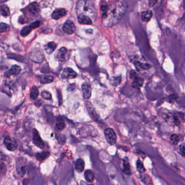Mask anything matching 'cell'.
I'll list each match as a JSON object with an SVG mask.
<instances>
[{
    "instance_id": "6da1fadb",
    "label": "cell",
    "mask_w": 185,
    "mask_h": 185,
    "mask_svg": "<svg viewBox=\"0 0 185 185\" xmlns=\"http://www.w3.org/2000/svg\"><path fill=\"white\" fill-rule=\"evenodd\" d=\"M126 12V7L121 1H116L108 8L102 15V23L110 27L117 25L121 20Z\"/></svg>"
},
{
    "instance_id": "7a4b0ae2",
    "label": "cell",
    "mask_w": 185,
    "mask_h": 185,
    "mask_svg": "<svg viewBox=\"0 0 185 185\" xmlns=\"http://www.w3.org/2000/svg\"><path fill=\"white\" fill-rule=\"evenodd\" d=\"M77 12L78 15H83L95 20L96 10L91 0H78L77 4Z\"/></svg>"
},
{
    "instance_id": "3957f363",
    "label": "cell",
    "mask_w": 185,
    "mask_h": 185,
    "mask_svg": "<svg viewBox=\"0 0 185 185\" xmlns=\"http://www.w3.org/2000/svg\"><path fill=\"white\" fill-rule=\"evenodd\" d=\"M27 166V160L25 157H20L18 159L16 162V171L18 175L24 177L26 174Z\"/></svg>"
},
{
    "instance_id": "277c9868",
    "label": "cell",
    "mask_w": 185,
    "mask_h": 185,
    "mask_svg": "<svg viewBox=\"0 0 185 185\" xmlns=\"http://www.w3.org/2000/svg\"><path fill=\"white\" fill-rule=\"evenodd\" d=\"M104 135L106 140L110 145H114L115 144L117 136L115 131L113 129L110 128H106L104 130Z\"/></svg>"
},
{
    "instance_id": "5b68a950",
    "label": "cell",
    "mask_w": 185,
    "mask_h": 185,
    "mask_svg": "<svg viewBox=\"0 0 185 185\" xmlns=\"http://www.w3.org/2000/svg\"><path fill=\"white\" fill-rule=\"evenodd\" d=\"M4 144L7 150L11 152L14 151L18 147V144L16 140L11 136L6 137L4 140Z\"/></svg>"
},
{
    "instance_id": "8992f818",
    "label": "cell",
    "mask_w": 185,
    "mask_h": 185,
    "mask_svg": "<svg viewBox=\"0 0 185 185\" xmlns=\"http://www.w3.org/2000/svg\"><path fill=\"white\" fill-rule=\"evenodd\" d=\"M130 77L133 79V82L131 84V86L134 88H140L143 86L144 80L142 77L137 76L136 73L132 70L130 73Z\"/></svg>"
},
{
    "instance_id": "52a82bcc",
    "label": "cell",
    "mask_w": 185,
    "mask_h": 185,
    "mask_svg": "<svg viewBox=\"0 0 185 185\" xmlns=\"http://www.w3.org/2000/svg\"><path fill=\"white\" fill-rule=\"evenodd\" d=\"M33 142L36 147L40 149H43L45 147V143L36 129H34L33 130Z\"/></svg>"
},
{
    "instance_id": "ba28073f",
    "label": "cell",
    "mask_w": 185,
    "mask_h": 185,
    "mask_svg": "<svg viewBox=\"0 0 185 185\" xmlns=\"http://www.w3.org/2000/svg\"><path fill=\"white\" fill-rule=\"evenodd\" d=\"M86 106L87 111L89 112V114L92 119L96 122H99V121L101 120V118L99 115H98V114L96 112L94 107L92 106V105L90 102H86Z\"/></svg>"
},
{
    "instance_id": "9c48e42d",
    "label": "cell",
    "mask_w": 185,
    "mask_h": 185,
    "mask_svg": "<svg viewBox=\"0 0 185 185\" xmlns=\"http://www.w3.org/2000/svg\"><path fill=\"white\" fill-rule=\"evenodd\" d=\"M63 30L67 34L71 35L76 31V26L72 21L67 20L64 24Z\"/></svg>"
},
{
    "instance_id": "30bf717a",
    "label": "cell",
    "mask_w": 185,
    "mask_h": 185,
    "mask_svg": "<svg viewBox=\"0 0 185 185\" xmlns=\"http://www.w3.org/2000/svg\"><path fill=\"white\" fill-rule=\"evenodd\" d=\"M77 74L72 68L66 67L64 69L61 73V78L66 79H73L77 77Z\"/></svg>"
},
{
    "instance_id": "8fae6325",
    "label": "cell",
    "mask_w": 185,
    "mask_h": 185,
    "mask_svg": "<svg viewBox=\"0 0 185 185\" xmlns=\"http://www.w3.org/2000/svg\"><path fill=\"white\" fill-rule=\"evenodd\" d=\"M81 90L83 96L85 99H89L91 97L92 94V88L89 84L84 83L81 86Z\"/></svg>"
},
{
    "instance_id": "7c38bea8",
    "label": "cell",
    "mask_w": 185,
    "mask_h": 185,
    "mask_svg": "<svg viewBox=\"0 0 185 185\" xmlns=\"http://www.w3.org/2000/svg\"><path fill=\"white\" fill-rule=\"evenodd\" d=\"M67 52V49L65 47H62L56 52L55 55L56 59L59 62H64L66 60L65 56Z\"/></svg>"
},
{
    "instance_id": "4fadbf2b",
    "label": "cell",
    "mask_w": 185,
    "mask_h": 185,
    "mask_svg": "<svg viewBox=\"0 0 185 185\" xmlns=\"http://www.w3.org/2000/svg\"><path fill=\"white\" fill-rule=\"evenodd\" d=\"M21 71V67L18 65H13L11 67V69L7 72L4 73V76L6 77H9L11 75H18V74L20 73Z\"/></svg>"
},
{
    "instance_id": "5bb4252c",
    "label": "cell",
    "mask_w": 185,
    "mask_h": 185,
    "mask_svg": "<svg viewBox=\"0 0 185 185\" xmlns=\"http://www.w3.org/2000/svg\"><path fill=\"white\" fill-rule=\"evenodd\" d=\"M36 79L42 84H49L52 82L54 80V77L52 75H42L36 76Z\"/></svg>"
},
{
    "instance_id": "9a60e30c",
    "label": "cell",
    "mask_w": 185,
    "mask_h": 185,
    "mask_svg": "<svg viewBox=\"0 0 185 185\" xmlns=\"http://www.w3.org/2000/svg\"><path fill=\"white\" fill-rule=\"evenodd\" d=\"M67 11L64 8H58L53 12L52 18L54 20H58L64 16L66 14Z\"/></svg>"
},
{
    "instance_id": "2e32d148",
    "label": "cell",
    "mask_w": 185,
    "mask_h": 185,
    "mask_svg": "<svg viewBox=\"0 0 185 185\" xmlns=\"http://www.w3.org/2000/svg\"><path fill=\"white\" fill-rule=\"evenodd\" d=\"M28 10L31 14L33 15H36L40 13V7L38 3L37 2H32L29 4L28 6Z\"/></svg>"
},
{
    "instance_id": "e0dca14e",
    "label": "cell",
    "mask_w": 185,
    "mask_h": 185,
    "mask_svg": "<svg viewBox=\"0 0 185 185\" xmlns=\"http://www.w3.org/2000/svg\"><path fill=\"white\" fill-rule=\"evenodd\" d=\"M78 21L79 23L82 25H90L92 23V20L91 18L83 15H78Z\"/></svg>"
},
{
    "instance_id": "ac0fdd59",
    "label": "cell",
    "mask_w": 185,
    "mask_h": 185,
    "mask_svg": "<svg viewBox=\"0 0 185 185\" xmlns=\"http://www.w3.org/2000/svg\"><path fill=\"white\" fill-rule=\"evenodd\" d=\"M56 44L55 42H50L44 46V49L47 54H51L56 49Z\"/></svg>"
},
{
    "instance_id": "d6986e66",
    "label": "cell",
    "mask_w": 185,
    "mask_h": 185,
    "mask_svg": "<svg viewBox=\"0 0 185 185\" xmlns=\"http://www.w3.org/2000/svg\"><path fill=\"white\" fill-rule=\"evenodd\" d=\"M134 66L138 71L141 70H147L151 68V65L148 63H141L139 61H135Z\"/></svg>"
},
{
    "instance_id": "ffe728a7",
    "label": "cell",
    "mask_w": 185,
    "mask_h": 185,
    "mask_svg": "<svg viewBox=\"0 0 185 185\" xmlns=\"http://www.w3.org/2000/svg\"><path fill=\"white\" fill-rule=\"evenodd\" d=\"M84 167H85V163H84V161L83 160L81 159H78V160H77L75 164L76 170L78 173H81L84 171Z\"/></svg>"
},
{
    "instance_id": "44dd1931",
    "label": "cell",
    "mask_w": 185,
    "mask_h": 185,
    "mask_svg": "<svg viewBox=\"0 0 185 185\" xmlns=\"http://www.w3.org/2000/svg\"><path fill=\"white\" fill-rule=\"evenodd\" d=\"M153 16V13L151 11H144L141 14V19L143 22H147L150 21Z\"/></svg>"
},
{
    "instance_id": "7402d4cb",
    "label": "cell",
    "mask_w": 185,
    "mask_h": 185,
    "mask_svg": "<svg viewBox=\"0 0 185 185\" xmlns=\"http://www.w3.org/2000/svg\"><path fill=\"white\" fill-rule=\"evenodd\" d=\"M50 155V152L47 151L42 152L36 154V159L39 161H43L45 160Z\"/></svg>"
},
{
    "instance_id": "603a6c76",
    "label": "cell",
    "mask_w": 185,
    "mask_h": 185,
    "mask_svg": "<svg viewBox=\"0 0 185 185\" xmlns=\"http://www.w3.org/2000/svg\"><path fill=\"white\" fill-rule=\"evenodd\" d=\"M123 172L127 175L131 174V171L130 168L129 162L127 157H124L123 159Z\"/></svg>"
},
{
    "instance_id": "cb8c5ba5",
    "label": "cell",
    "mask_w": 185,
    "mask_h": 185,
    "mask_svg": "<svg viewBox=\"0 0 185 185\" xmlns=\"http://www.w3.org/2000/svg\"><path fill=\"white\" fill-rule=\"evenodd\" d=\"M84 176H85V180L87 182H92L94 181V175L93 172L91 170L87 169L86 171H85L84 173Z\"/></svg>"
},
{
    "instance_id": "d4e9b609",
    "label": "cell",
    "mask_w": 185,
    "mask_h": 185,
    "mask_svg": "<svg viewBox=\"0 0 185 185\" xmlns=\"http://www.w3.org/2000/svg\"><path fill=\"white\" fill-rule=\"evenodd\" d=\"M0 13L4 17H8L10 15V11L6 4H2L0 6Z\"/></svg>"
},
{
    "instance_id": "484cf974",
    "label": "cell",
    "mask_w": 185,
    "mask_h": 185,
    "mask_svg": "<svg viewBox=\"0 0 185 185\" xmlns=\"http://www.w3.org/2000/svg\"><path fill=\"white\" fill-rule=\"evenodd\" d=\"M65 123L64 119L60 116L56 118V127L57 129L59 130H63L65 128Z\"/></svg>"
},
{
    "instance_id": "4316f807",
    "label": "cell",
    "mask_w": 185,
    "mask_h": 185,
    "mask_svg": "<svg viewBox=\"0 0 185 185\" xmlns=\"http://www.w3.org/2000/svg\"><path fill=\"white\" fill-rule=\"evenodd\" d=\"M39 95V91L37 87L36 86L32 87L31 90V93H30V98L31 100H35L38 97Z\"/></svg>"
},
{
    "instance_id": "83f0119b",
    "label": "cell",
    "mask_w": 185,
    "mask_h": 185,
    "mask_svg": "<svg viewBox=\"0 0 185 185\" xmlns=\"http://www.w3.org/2000/svg\"><path fill=\"white\" fill-rule=\"evenodd\" d=\"M122 81V77L121 75L118 77H112L110 80V84L114 87H117L119 85Z\"/></svg>"
},
{
    "instance_id": "f1b7e54d",
    "label": "cell",
    "mask_w": 185,
    "mask_h": 185,
    "mask_svg": "<svg viewBox=\"0 0 185 185\" xmlns=\"http://www.w3.org/2000/svg\"><path fill=\"white\" fill-rule=\"evenodd\" d=\"M11 30L10 26L5 23H0V33H6Z\"/></svg>"
},
{
    "instance_id": "f546056e",
    "label": "cell",
    "mask_w": 185,
    "mask_h": 185,
    "mask_svg": "<svg viewBox=\"0 0 185 185\" xmlns=\"http://www.w3.org/2000/svg\"><path fill=\"white\" fill-rule=\"evenodd\" d=\"M31 28L30 27V26H26L24 28L21 30L20 34L23 37H26L27 35L30 34V33L31 32Z\"/></svg>"
},
{
    "instance_id": "4dcf8cb0",
    "label": "cell",
    "mask_w": 185,
    "mask_h": 185,
    "mask_svg": "<svg viewBox=\"0 0 185 185\" xmlns=\"http://www.w3.org/2000/svg\"><path fill=\"white\" fill-rule=\"evenodd\" d=\"M136 166H137V171L139 172L140 173H143L144 172L146 171V169L144 168V167L143 166L142 162L140 160H139L137 161Z\"/></svg>"
},
{
    "instance_id": "1f68e13d",
    "label": "cell",
    "mask_w": 185,
    "mask_h": 185,
    "mask_svg": "<svg viewBox=\"0 0 185 185\" xmlns=\"http://www.w3.org/2000/svg\"><path fill=\"white\" fill-rule=\"evenodd\" d=\"M179 137L176 134H172L170 137V140L173 145H176L179 143Z\"/></svg>"
},
{
    "instance_id": "d6a6232c",
    "label": "cell",
    "mask_w": 185,
    "mask_h": 185,
    "mask_svg": "<svg viewBox=\"0 0 185 185\" xmlns=\"http://www.w3.org/2000/svg\"><path fill=\"white\" fill-rule=\"evenodd\" d=\"M6 166L4 164L3 160H2L1 158H0V174H4L6 172Z\"/></svg>"
},
{
    "instance_id": "836d02e7",
    "label": "cell",
    "mask_w": 185,
    "mask_h": 185,
    "mask_svg": "<svg viewBox=\"0 0 185 185\" xmlns=\"http://www.w3.org/2000/svg\"><path fill=\"white\" fill-rule=\"evenodd\" d=\"M41 96L42 98L46 100H52V95L48 91H42L41 93Z\"/></svg>"
},
{
    "instance_id": "e575fe53",
    "label": "cell",
    "mask_w": 185,
    "mask_h": 185,
    "mask_svg": "<svg viewBox=\"0 0 185 185\" xmlns=\"http://www.w3.org/2000/svg\"><path fill=\"white\" fill-rule=\"evenodd\" d=\"M40 24H41L40 21H36L31 23V24L29 25V26L31 28V29H33L38 28L40 26Z\"/></svg>"
},
{
    "instance_id": "d590c367",
    "label": "cell",
    "mask_w": 185,
    "mask_h": 185,
    "mask_svg": "<svg viewBox=\"0 0 185 185\" xmlns=\"http://www.w3.org/2000/svg\"><path fill=\"white\" fill-rule=\"evenodd\" d=\"M57 94H58V101H59V105L61 106L63 103V98H62V94L61 93L59 89L57 90Z\"/></svg>"
},
{
    "instance_id": "8d00e7d4",
    "label": "cell",
    "mask_w": 185,
    "mask_h": 185,
    "mask_svg": "<svg viewBox=\"0 0 185 185\" xmlns=\"http://www.w3.org/2000/svg\"><path fill=\"white\" fill-rule=\"evenodd\" d=\"M177 96L175 95H171L168 96V102L170 103H173L176 100Z\"/></svg>"
},
{
    "instance_id": "74e56055",
    "label": "cell",
    "mask_w": 185,
    "mask_h": 185,
    "mask_svg": "<svg viewBox=\"0 0 185 185\" xmlns=\"http://www.w3.org/2000/svg\"><path fill=\"white\" fill-rule=\"evenodd\" d=\"M179 152L181 155L182 156H185V146L184 145H182L179 146Z\"/></svg>"
},
{
    "instance_id": "f35d334b",
    "label": "cell",
    "mask_w": 185,
    "mask_h": 185,
    "mask_svg": "<svg viewBox=\"0 0 185 185\" xmlns=\"http://www.w3.org/2000/svg\"><path fill=\"white\" fill-rule=\"evenodd\" d=\"M107 9H108L107 4L104 1L103 2V3L101 4V11H103V13H104L106 11Z\"/></svg>"
},
{
    "instance_id": "ab89813d",
    "label": "cell",
    "mask_w": 185,
    "mask_h": 185,
    "mask_svg": "<svg viewBox=\"0 0 185 185\" xmlns=\"http://www.w3.org/2000/svg\"><path fill=\"white\" fill-rule=\"evenodd\" d=\"M157 0H149V5L150 7H153L157 3Z\"/></svg>"
},
{
    "instance_id": "60d3db41",
    "label": "cell",
    "mask_w": 185,
    "mask_h": 185,
    "mask_svg": "<svg viewBox=\"0 0 185 185\" xmlns=\"http://www.w3.org/2000/svg\"><path fill=\"white\" fill-rule=\"evenodd\" d=\"M174 121L175 123V124L176 125H179L180 123V120L177 117V116H174Z\"/></svg>"
},
{
    "instance_id": "b9f144b4",
    "label": "cell",
    "mask_w": 185,
    "mask_h": 185,
    "mask_svg": "<svg viewBox=\"0 0 185 185\" xmlns=\"http://www.w3.org/2000/svg\"><path fill=\"white\" fill-rule=\"evenodd\" d=\"M41 100H38L37 101L35 102V103H38V104L36 105V106H38V107H39V106H40L41 105Z\"/></svg>"
},
{
    "instance_id": "7bdbcfd3",
    "label": "cell",
    "mask_w": 185,
    "mask_h": 185,
    "mask_svg": "<svg viewBox=\"0 0 185 185\" xmlns=\"http://www.w3.org/2000/svg\"><path fill=\"white\" fill-rule=\"evenodd\" d=\"M80 185H89V184H87V183H85V182H84V181H81V183H80Z\"/></svg>"
}]
</instances>
